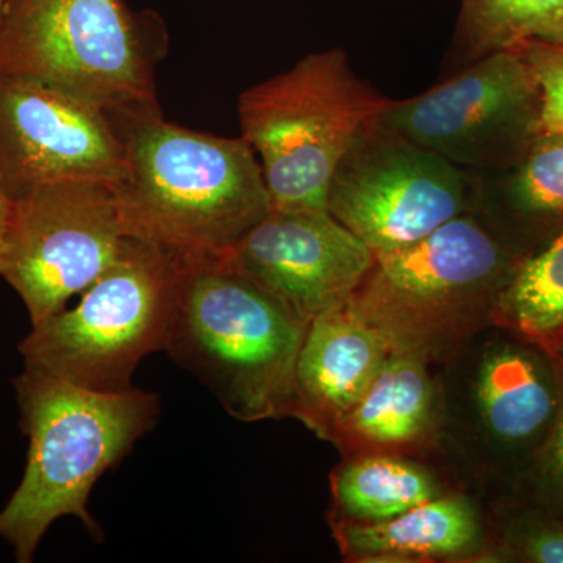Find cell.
<instances>
[{
	"instance_id": "cell-1",
	"label": "cell",
	"mask_w": 563,
	"mask_h": 563,
	"mask_svg": "<svg viewBox=\"0 0 563 563\" xmlns=\"http://www.w3.org/2000/svg\"><path fill=\"white\" fill-rule=\"evenodd\" d=\"M124 173L113 187L125 236L177 257L228 254L272 210L247 141L191 131L163 111L113 114Z\"/></svg>"
},
{
	"instance_id": "cell-2",
	"label": "cell",
	"mask_w": 563,
	"mask_h": 563,
	"mask_svg": "<svg viewBox=\"0 0 563 563\" xmlns=\"http://www.w3.org/2000/svg\"><path fill=\"white\" fill-rule=\"evenodd\" d=\"M14 388L29 455L20 487L0 510V537L18 562L29 563L51 526L66 515L101 537L88 512L92 487L150 432L161 399L136 388L90 390L25 366Z\"/></svg>"
},
{
	"instance_id": "cell-3",
	"label": "cell",
	"mask_w": 563,
	"mask_h": 563,
	"mask_svg": "<svg viewBox=\"0 0 563 563\" xmlns=\"http://www.w3.org/2000/svg\"><path fill=\"white\" fill-rule=\"evenodd\" d=\"M307 325L228 255L179 257L165 351L236 420L288 415Z\"/></svg>"
},
{
	"instance_id": "cell-4",
	"label": "cell",
	"mask_w": 563,
	"mask_h": 563,
	"mask_svg": "<svg viewBox=\"0 0 563 563\" xmlns=\"http://www.w3.org/2000/svg\"><path fill=\"white\" fill-rule=\"evenodd\" d=\"M374 255L351 306L391 351L429 363L451 361L493 324L499 296L526 258L479 211L459 214L402 250Z\"/></svg>"
},
{
	"instance_id": "cell-5",
	"label": "cell",
	"mask_w": 563,
	"mask_h": 563,
	"mask_svg": "<svg viewBox=\"0 0 563 563\" xmlns=\"http://www.w3.org/2000/svg\"><path fill=\"white\" fill-rule=\"evenodd\" d=\"M168 41L161 14L125 0H9L0 76L51 85L111 114L158 111Z\"/></svg>"
},
{
	"instance_id": "cell-6",
	"label": "cell",
	"mask_w": 563,
	"mask_h": 563,
	"mask_svg": "<svg viewBox=\"0 0 563 563\" xmlns=\"http://www.w3.org/2000/svg\"><path fill=\"white\" fill-rule=\"evenodd\" d=\"M387 102L342 49L306 55L242 92V136L261 162L272 209L328 210L336 166Z\"/></svg>"
},
{
	"instance_id": "cell-7",
	"label": "cell",
	"mask_w": 563,
	"mask_h": 563,
	"mask_svg": "<svg viewBox=\"0 0 563 563\" xmlns=\"http://www.w3.org/2000/svg\"><path fill=\"white\" fill-rule=\"evenodd\" d=\"M177 282V255L125 236L77 306L33 324L20 344L25 368L90 390H129L139 363L165 350Z\"/></svg>"
},
{
	"instance_id": "cell-8",
	"label": "cell",
	"mask_w": 563,
	"mask_h": 563,
	"mask_svg": "<svg viewBox=\"0 0 563 563\" xmlns=\"http://www.w3.org/2000/svg\"><path fill=\"white\" fill-rule=\"evenodd\" d=\"M477 209L479 173L418 146L379 120L355 139L329 185V213L374 254L410 246Z\"/></svg>"
},
{
	"instance_id": "cell-9",
	"label": "cell",
	"mask_w": 563,
	"mask_h": 563,
	"mask_svg": "<svg viewBox=\"0 0 563 563\" xmlns=\"http://www.w3.org/2000/svg\"><path fill=\"white\" fill-rule=\"evenodd\" d=\"M377 120L461 168L506 172L540 133V91L523 58L499 51L421 95L388 99Z\"/></svg>"
},
{
	"instance_id": "cell-10",
	"label": "cell",
	"mask_w": 563,
	"mask_h": 563,
	"mask_svg": "<svg viewBox=\"0 0 563 563\" xmlns=\"http://www.w3.org/2000/svg\"><path fill=\"white\" fill-rule=\"evenodd\" d=\"M125 235L109 185L60 181L13 199L0 277L20 295L32 325L60 310L111 265Z\"/></svg>"
},
{
	"instance_id": "cell-11",
	"label": "cell",
	"mask_w": 563,
	"mask_h": 563,
	"mask_svg": "<svg viewBox=\"0 0 563 563\" xmlns=\"http://www.w3.org/2000/svg\"><path fill=\"white\" fill-rule=\"evenodd\" d=\"M124 163L109 110L41 81L0 76V181L11 198L60 181L113 190Z\"/></svg>"
},
{
	"instance_id": "cell-12",
	"label": "cell",
	"mask_w": 563,
	"mask_h": 563,
	"mask_svg": "<svg viewBox=\"0 0 563 563\" xmlns=\"http://www.w3.org/2000/svg\"><path fill=\"white\" fill-rule=\"evenodd\" d=\"M477 339L466 415L485 461L515 487L553 431L558 373L550 352L509 329L492 324Z\"/></svg>"
},
{
	"instance_id": "cell-13",
	"label": "cell",
	"mask_w": 563,
	"mask_h": 563,
	"mask_svg": "<svg viewBox=\"0 0 563 563\" xmlns=\"http://www.w3.org/2000/svg\"><path fill=\"white\" fill-rule=\"evenodd\" d=\"M225 255L307 322L346 306L376 261L329 210L272 209Z\"/></svg>"
},
{
	"instance_id": "cell-14",
	"label": "cell",
	"mask_w": 563,
	"mask_h": 563,
	"mask_svg": "<svg viewBox=\"0 0 563 563\" xmlns=\"http://www.w3.org/2000/svg\"><path fill=\"white\" fill-rule=\"evenodd\" d=\"M391 347L383 333L350 302L307 325L288 415L331 440Z\"/></svg>"
},
{
	"instance_id": "cell-15",
	"label": "cell",
	"mask_w": 563,
	"mask_h": 563,
	"mask_svg": "<svg viewBox=\"0 0 563 563\" xmlns=\"http://www.w3.org/2000/svg\"><path fill=\"white\" fill-rule=\"evenodd\" d=\"M481 214L528 255L563 232V132H542L506 172L479 173Z\"/></svg>"
},
{
	"instance_id": "cell-16",
	"label": "cell",
	"mask_w": 563,
	"mask_h": 563,
	"mask_svg": "<svg viewBox=\"0 0 563 563\" xmlns=\"http://www.w3.org/2000/svg\"><path fill=\"white\" fill-rule=\"evenodd\" d=\"M437 413L429 362L391 351L331 440L352 453H393L426 439Z\"/></svg>"
},
{
	"instance_id": "cell-17",
	"label": "cell",
	"mask_w": 563,
	"mask_h": 563,
	"mask_svg": "<svg viewBox=\"0 0 563 563\" xmlns=\"http://www.w3.org/2000/svg\"><path fill=\"white\" fill-rule=\"evenodd\" d=\"M344 558L358 562L439 561L483 551L476 509L457 495H440L379 523L332 520Z\"/></svg>"
},
{
	"instance_id": "cell-18",
	"label": "cell",
	"mask_w": 563,
	"mask_h": 563,
	"mask_svg": "<svg viewBox=\"0 0 563 563\" xmlns=\"http://www.w3.org/2000/svg\"><path fill=\"white\" fill-rule=\"evenodd\" d=\"M332 520L379 523L440 496L431 473L391 453L355 455L332 476Z\"/></svg>"
},
{
	"instance_id": "cell-19",
	"label": "cell",
	"mask_w": 563,
	"mask_h": 563,
	"mask_svg": "<svg viewBox=\"0 0 563 563\" xmlns=\"http://www.w3.org/2000/svg\"><path fill=\"white\" fill-rule=\"evenodd\" d=\"M529 41L562 43L563 0H462L444 70Z\"/></svg>"
},
{
	"instance_id": "cell-20",
	"label": "cell",
	"mask_w": 563,
	"mask_h": 563,
	"mask_svg": "<svg viewBox=\"0 0 563 563\" xmlns=\"http://www.w3.org/2000/svg\"><path fill=\"white\" fill-rule=\"evenodd\" d=\"M493 324L548 352L563 347V232L521 262L499 296Z\"/></svg>"
},
{
	"instance_id": "cell-21",
	"label": "cell",
	"mask_w": 563,
	"mask_h": 563,
	"mask_svg": "<svg viewBox=\"0 0 563 563\" xmlns=\"http://www.w3.org/2000/svg\"><path fill=\"white\" fill-rule=\"evenodd\" d=\"M488 555L498 562L563 563V520L515 495L503 506Z\"/></svg>"
},
{
	"instance_id": "cell-22",
	"label": "cell",
	"mask_w": 563,
	"mask_h": 563,
	"mask_svg": "<svg viewBox=\"0 0 563 563\" xmlns=\"http://www.w3.org/2000/svg\"><path fill=\"white\" fill-rule=\"evenodd\" d=\"M550 354L558 373V417L542 450L514 488L520 498L563 520V347Z\"/></svg>"
},
{
	"instance_id": "cell-23",
	"label": "cell",
	"mask_w": 563,
	"mask_h": 563,
	"mask_svg": "<svg viewBox=\"0 0 563 563\" xmlns=\"http://www.w3.org/2000/svg\"><path fill=\"white\" fill-rule=\"evenodd\" d=\"M514 51L523 58L540 91V133L563 132V41H529Z\"/></svg>"
},
{
	"instance_id": "cell-24",
	"label": "cell",
	"mask_w": 563,
	"mask_h": 563,
	"mask_svg": "<svg viewBox=\"0 0 563 563\" xmlns=\"http://www.w3.org/2000/svg\"><path fill=\"white\" fill-rule=\"evenodd\" d=\"M11 210H13V198L0 181V250H2L3 240L9 231Z\"/></svg>"
},
{
	"instance_id": "cell-25",
	"label": "cell",
	"mask_w": 563,
	"mask_h": 563,
	"mask_svg": "<svg viewBox=\"0 0 563 563\" xmlns=\"http://www.w3.org/2000/svg\"><path fill=\"white\" fill-rule=\"evenodd\" d=\"M7 3H9V0H0V25H2L3 16H5Z\"/></svg>"
}]
</instances>
